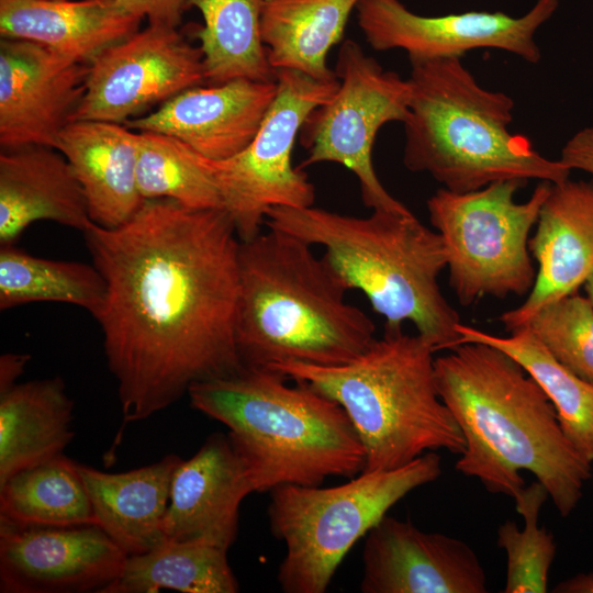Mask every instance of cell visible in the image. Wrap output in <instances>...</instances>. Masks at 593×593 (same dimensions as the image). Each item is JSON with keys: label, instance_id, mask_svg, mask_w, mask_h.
<instances>
[{"label": "cell", "instance_id": "obj_34", "mask_svg": "<svg viewBox=\"0 0 593 593\" xmlns=\"http://www.w3.org/2000/svg\"><path fill=\"white\" fill-rule=\"evenodd\" d=\"M123 12L147 19L148 25L178 29L187 0H113Z\"/></svg>", "mask_w": 593, "mask_h": 593}, {"label": "cell", "instance_id": "obj_35", "mask_svg": "<svg viewBox=\"0 0 593 593\" xmlns=\"http://www.w3.org/2000/svg\"><path fill=\"white\" fill-rule=\"evenodd\" d=\"M560 160L571 170L593 176V126L578 131L561 149Z\"/></svg>", "mask_w": 593, "mask_h": 593}, {"label": "cell", "instance_id": "obj_26", "mask_svg": "<svg viewBox=\"0 0 593 593\" xmlns=\"http://www.w3.org/2000/svg\"><path fill=\"white\" fill-rule=\"evenodd\" d=\"M457 345L483 343L511 357L537 381L555 406L560 426L577 450L593 463V383L557 361L527 326L502 337L457 324Z\"/></svg>", "mask_w": 593, "mask_h": 593}, {"label": "cell", "instance_id": "obj_28", "mask_svg": "<svg viewBox=\"0 0 593 593\" xmlns=\"http://www.w3.org/2000/svg\"><path fill=\"white\" fill-rule=\"evenodd\" d=\"M267 0H187L198 9L203 25L197 36L203 55L205 82L223 83L238 78L275 81L260 36Z\"/></svg>", "mask_w": 593, "mask_h": 593}, {"label": "cell", "instance_id": "obj_38", "mask_svg": "<svg viewBox=\"0 0 593 593\" xmlns=\"http://www.w3.org/2000/svg\"><path fill=\"white\" fill-rule=\"evenodd\" d=\"M586 296L593 304V272L589 276L583 284Z\"/></svg>", "mask_w": 593, "mask_h": 593}, {"label": "cell", "instance_id": "obj_20", "mask_svg": "<svg viewBox=\"0 0 593 593\" xmlns=\"http://www.w3.org/2000/svg\"><path fill=\"white\" fill-rule=\"evenodd\" d=\"M37 221L81 233L92 223L86 197L65 156L26 146L0 154V246L15 245Z\"/></svg>", "mask_w": 593, "mask_h": 593}, {"label": "cell", "instance_id": "obj_31", "mask_svg": "<svg viewBox=\"0 0 593 593\" xmlns=\"http://www.w3.org/2000/svg\"><path fill=\"white\" fill-rule=\"evenodd\" d=\"M137 132L136 178L144 201L168 199L193 210L223 209L204 156L172 136Z\"/></svg>", "mask_w": 593, "mask_h": 593}, {"label": "cell", "instance_id": "obj_33", "mask_svg": "<svg viewBox=\"0 0 593 593\" xmlns=\"http://www.w3.org/2000/svg\"><path fill=\"white\" fill-rule=\"evenodd\" d=\"M548 353L593 383V304L578 292L538 310L526 323Z\"/></svg>", "mask_w": 593, "mask_h": 593}, {"label": "cell", "instance_id": "obj_25", "mask_svg": "<svg viewBox=\"0 0 593 593\" xmlns=\"http://www.w3.org/2000/svg\"><path fill=\"white\" fill-rule=\"evenodd\" d=\"M360 0H267L260 36L275 70L289 69L316 80L337 79L326 58L344 35Z\"/></svg>", "mask_w": 593, "mask_h": 593}, {"label": "cell", "instance_id": "obj_4", "mask_svg": "<svg viewBox=\"0 0 593 593\" xmlns=\"http://www.w3.org/2000/svg\"><path fill=\"white\" fill-rule=\"evenodd\" d=\"M272 369L193 384L197 411L221 422L243 458L255 492L321 485L328 477L363 471L366 455L345 410L333 399Z\"/></svg>", "mask_w": 593, "mask_h": 593}, {"label": "cell", "instance_id": "obj_14", "mask_svg": "<svg viewBox=\"0 0 593 593\" xmlns=\"http://www.w3.org/2000/svg\"><path fill=\"white\" fill-rule=\"evenodd\" d=\"M126 559L98 525H0L1 593H104Z\"/></svg>", "mask_w": 593, "mask_h": 593}, {"label": "cell", "instance_id": "obj_32", "mask_svg": "<svg viewBox=\"0 0 593 593\" xmlns=\"http://www.w3.org/2000/svg\"><path fill=\"white\" fill-rule=\"evenodd\" d=\"M548 497L537 480L514 500L524 519L523 529L506 519L497 528V546L506 555L504 593H546L548 575L557 552L555 537L538 525L541 506Z\"/></svg>", "mask_w": 593, "mask_h": 593}, {"label": "cell", "instance_id": "obj_23", "mask_svg": "<svg viewBox=\"0 0 593 593\" xmlns=\"http://www.w3.org/2000/svg\"><path fill=\"white\" fill-rule=\"evenodd\" d=\"M176 455L126 472L109 473L78 463L97 525L127 556L144 553L161 540Z\"/></svg>", "mask_w": 593, "mask_h": 593}, {"label": "cell", "instance_id": "obj_17", "mask_svg": "<svg viewBox=\"0 0 593 593\" xmlns=\"http://www.w3.org/2000/svg\"><path fill=\"white\" fill-rule=\"evenodd\" d=\"M277 94V82L238 78L189 88L147 115L123 124L172 136L200 155L221 160L255 137Z\"/></svg>", "mask_w": 593, "mask_h": 593}, {"label": "cell", "instance_id": "obj_16", "mask_svg": "<svg viewBox=\"0 0 593 593\" xmlns=\"http://www.w3.org/2000/svg\"><path fill=\"white\" fill-rule=\"evenodd\" d=\"M363 593H485L486 573L463 540L385 515L362 552Z\"/></svg>", "mask_w": 593, "mask_h": 593}, {"label": "cell", "instance_id": "obj_6", "mask_svg": "<svg viewBox=\"0 0 593 593\" xmlns=\"http://www.w3.org/2000/svg\"><path fill=\"white\" fill-rule=\"evenodd\" d=\"M410 112L404 124L403 164L427 172L454 192L490 183L539 180L558 183L571 169L513 134L514 100L481 87L461 57L410 59Z\"/></svg>", "mask_w": 593, "mask_h": 593}, {"label": "cell", "instance_id": "obj_15", "mask_svg": "<svg viewBox=\"0 0 593 593\" xmlns=\"http://www.w3.org/2000/svg\"><path fill=\"white\" fill-rule=\"evenodd\" d=\"M89 64L65 58L33 42L0 41V145L57 147L80 104Z\"/></svg>", "mask_w": 593, "mask_h": 593}, {"label": "cell", "instance_id": "obj_30", "mask_svg": "<svg viewBox=\"0 0 593 593\" xmlns=\"http://www.w3.org/2000/svg\"><path fill=\"white\" fill-rule=\"evenodd\" d=\"M107 283L92 264L33 256L15 245L0 246V310L34 302H58L86 310L96 320Z\"/></svg>", "mask_w": 593, "mask_h": 593}, {"label": "cell", "instance_id": "obj_29", "mask_svg": "<svg viewBox=\"0 0 593 593\" xmlns=\"http://www.w3.org/2000/svg\"><path fill=\"white\" fill-rule=\"evenodd\" d=\"M238 582L227 550L201 540H161L150 550L127 556L120 577L104 593H236Z\"/></svg>", "mask_w": 593, "mask_h": 593}, {"label": "cell", "instance_id": "obj_3", "mask_svg": "<svg viewBox=\"0 0 593 593\" xmlns=\"http://www.w3.org/2000/svg\"><path fill=\"white\" fill-rule=\"evenodd\" d=\"M236 344L244 368L347 363L376 339L373 321L312 245L270 228L240 240Z\"/></svg>", "mask_w": 593, "mask_h": 593}, {"label": "cell", "instance_id": "obj_37", "mask_svg": "<svg viewBox=\"0 0 593 593\" xmlns=\"http://www.w3.org/2000/svg\"><path fill=\"white\" fill-rule=\"evenodd\" d=\"M561 593H593V573H578L558 583Z\"/></svg>", "mask_w": 593, "mask_h": 593}, {"label": "cell", "instance_id": "obj_12", "mask_svg": "<svg viewBox=\"0 0 593 593\" xmlns=\"http://www.w3.org/2000/svg\"><path fill=\"white\" fill-rule=\"evenodd\" d=\"M205 82L203 55L178 29L147 25L107 47L90 63L72 121L123 124Z\"/></svg>", "mask_w": 593, "mask_h": 593}, {"label": "cell", "instance_id": "obj_9", "mask_svg": "<svg viewBox=\"0 0 593 593\" xmlns=\"http://www.w3.org/2000/svg\"><path fill=\"white\" fill-rule=\"evenodd\" d=\"M527 182L502 180L470 192L440 188L427 200L429 221L444 240L449 284L462 306L532 291L537 271L528 237L552 182L539 181L527 201L516 202Z\"/></svg>", "mask_w": 593, "mask_h": 593}, {"label": "cell", "instance_id": "obj_36", "mask_svg": "<svg viewBox=\"0 0 593 593\" xmlns=\"http://www.w3.org/2000/svg\"><path fill=\"white\" fill-rule=\"evenodd\" d=\"M30 359V355L13 353H7L0 357V393L18 383Z\"/></svg>", "mask_w": 593, "mask_h": 593}, {"label": "cell", "instance_id": "obj_39", "mask_svg": "<svg viewBox=\"0 0 593 593\" xmlns=\"http://www.w3.org/2000/svg\"><path fill=\"white\" fill-rule=\"evenodd\" d=\"M53 1H65V0H53ZM98 1H113V0H98Z\"/></svg>", "mask_w": 593, "mask_h": 593}, {"label": "cell", "instance_id": "obj_13", "mask_svg": "<svg viewBox=\"0 0 593 593\" xmlns=\"http://www.w3.org/2000/svg\"><path fill=\"white\" fill-rule=\"evenodd\" d=\"M558 7L559 0H536L517 18L502 11L425 16L401 0H360L355 11L362 35L378 52L402 49L409 59H432L494 48L537 64L541 52L535 35Z\"/></svg>", "mask_w": 593, "mask_h": 593}, {"label": "cell", "instance_id": "obj_8", "mask_svg": "<svg viewBox=\"0 0 593 593\" xmlns=\"http://www.w3.org/2000/svg\"><path fill=\"white\" fill-rule=\"evenodd\" d=\"M440 474V456L428 451L402 467L361 471L335 486L273 489L268 518L272 535L286 546L278 569L281 590L325 592L351 547L401 499Z\"/></svg>", "mask_w": 593, "mask_h": 593}, {"label": "cell", "instance_id": "obj_19", "mask_svg": "<svg viewBox=\"0 0 593 593\" xmlns=\"http://www.w3.org/2000/svg\"><path fill=\"white\" fill-rule=\"evenodd\" d=\"M536 232L528 240L538 264L526 300L499 317L510 333L542 306L578 292L593 272V179L551 183Z\"/></svg>", "mask_w": 593, "mask_h": 593}, {"label": "cell", "instance_id": "obj_1", "mask_svg": "<svg viewBox=\"0 0 593 593\" xmlns=\"http://www.w3.org/2000/svg\"><path fill=\"white\" fill-rule=\"evenodd\" d=\"M107 295L103 334L124 422L172 405L199 382L240 371V239L224 209L146 200L120 226L82 232Z\"/></svg>", "mask_w": 593, "mask_h": 593}, {"label": "cell", "instance_id": "obj_24", "mask_svg": "<svg viewBox=\"0 0 593 593\" xmlns=\"http://www.w3.org/2000/svg\"><path fill=\"white\" fill-rule=\"evenodd\" d=\"M72 410L60 377L15 383L0 393V485L63 455L75 436Z\"/></svg>", "mask_w": 593, "mask_h": 593}, {"label": "cell", "instance_id": "obj_10", "mask_svg": "<svg viewBox=\"0 0 593 593\" xmlns=\"http://www.w3.org/2000/svg\"><path fill=\"white\" fill-rule=\"evenodd\" d=\"M276 82L275 100L247 147L226 159L205 157L240 240L261 232L269 209L306 208L315 202V187L303 169L293 166L292 150L304 121L336 92L338 79L321 81L279 69Z\"/></svg>", "mask_w": 593, "mask_h": 593}, {"label": "cell", "instance_id": "obj_21", "mask_svg": "<svg viewBox=\"0 0 593 593\" xmlns=\"http://www.w3.org/2000/svg\"><path fill=\"white\" fill-rule=\"evenodd\" d=\"M56 149L78 179L94 224L120 226L145 202L136 178L137 131L120 123L72 121L61 131Z\"/></svg>", "mask_w": 593, "mask_h": 593}, {"label": "cell", "instance_id": "obj_11", "mask_svg": "<svg viewBox=\"0 0 593 593\" xmlns=\"http://www.w3.org/2000/svg\"><path fill=\"white\" fill-rule=\"evenodd\" d=\"M336 92L304 121L299 139L307 156L298 166L335 163L358 179L363 204L371 210L410 212L381 183L372 148L379 130L389 122L404 123L410 112L411 83L385 70L353 40L338 51Z\"/></svg>", "mask_w": 593, "mask_h": 593}, {"label": "cell", "instance_id": "obj_22", "mask_svg": "<svg viewBox=\"0 0 593 593\" xmlns=\"http://www.w3.org/2000/svg\"><path fill=\"white\" fill-rule=\"evenodd\" d=\"M141 22L113 1L0 0L1 38L33 42L83 64L137 32Z\"/></svg>", "mask_w": 593, "mask_h": 593}, {"label": "cell", "instance_id": "obj_5", "mask_svg": "<svg viewBox=\"0 0 593 593\" xmlns=\"http://www.w3.org/2000/svg\"><path fill=\"white\" fill-rule=\"evenodd\" d=\"M265 225L322 246L344 287L361 291L385 327L409 321L435 351L457 346L460 317L438 283L447 267L444 240L411 211L354 216L314 205L275 206Z\"/></svg>", "mask_w": 593, "mask_h": 593}, {"label": "cell", "instance_id": "obj_18", "mask_svg": "<svg viewBox=\"0 0 593 593\" xmlns=\"http://www.w3.org/2000/svg\"><path fill=\"white\" fill-rule=\"evenodd\" d=\"M253 492L246 465L228 435L212 434L174 471L164 539L201 540L228 550L237 536L239 506Z\"/></svg>", "mask_w": 593, "mask_h": 593}, {"label": "cell", "instance_id": "obj_2", "mask_svg": "<svg viewBox=\"0 0 593 593\" xmlns=\"http://www.w3.org/2000/svg\"><path fill=\"white\" fill-rule=\"evenodd\" d=\"M435 359L438 394L465 439L456 469L491 493L516 499L522 471L536 477L558 513L569 516L592 475V463L563 433L537 381L503 350L465 343Z\"/></svg>", "mask_w": 593, "mask_h": 593}, {"label": "cell", "instance_id": "obj_27", "mask_svg": "<svg viewBox=\"0 0 593 593\" xmlns=\"http://www.w3.org/2000/svg\"><path fill=\"white\" fill-rule=\"evenodd\" d=\"M0 525H97L78 463L63 454L13 474L0 485Z\"/></svg>", "mask_w": 593, "mask_h": 593}, {"label": "cell", "instance_id": "obj_7", "mask_svg": "<svg viewBox=\"0 0 593 593\" xmlns=\"http://www.w3.org/2000/svg\"><path fill=\"white\" fill-rule=\"evenodd\" d=\"M434 353L421 335L384 326L383 336L347 363L270 369L336 401L363 446V471L389 470L428 451H463L461 430L436 388Z\"/></svg>", "mask_w": 593, "mask_h": 593}]
</instances>
